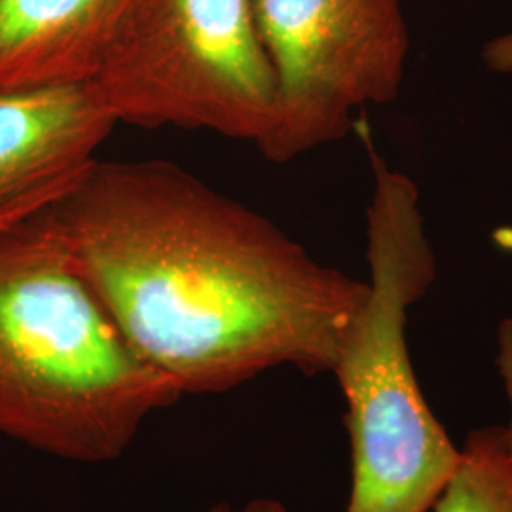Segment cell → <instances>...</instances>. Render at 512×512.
I'll list each match as a JSON object with an SVG mask.
<instances>
[{
  "instance_id": "cell-4",
  "label": "cell",
  "mask_w": 512,
  "mask_h": 512,
  "mask_svg": "<svg viewBox=\"0 0 512 512\" xmlns=\"http://www.w3.org/2000/svg\"><path fill=\"white\" fill-rule=\"evenodd\" d=\"M88 84L116 124L258 145L274 122V71L251 0H129Z\"/></svg>"
},
{
  "instance_id": "cell-7",
  "label": "cell",
  "mask_w": 512,
  "mask_h": 512,
  "mask_svg": "<svg viewBox=\"0 0 512 512\" xmlns=\"http://www.w3.org/2000/svg\"><path fill=\"white\" fill-rule=\"evenodd\" d=\"M129 0H0V92L90 82Z\"/></svg>"
},
{
  "instance_id": "cell-2",
  "label": "cell",
  "mask_w": 512,
  "mask_h": 512,
  "mask_svg": "<svg viewBox=\"0 0 512 512\" xmlns=\"http://www.w3.org/2000/svg\"><path fill=\"white\" fill-rule=\"evenodd\" d=\"M183 397L128 344L33 222L0 234V435L52 458H122Z\"/></svg>"
},
{
  "instance_id": "cell-10",
  "label": "cell",
  "mask_w": 512,
  "mask_h": 512,
  "mask_svg": "<svg viewBox=\"0 0 512 512\" xmlns=\"http://www.w3.org/2000/svg\"><path fill=\"white\" fill-rule=\"evenodd\" d=\"M207 512H287L285 505L277 499L270 497H256L249 499L243 505H232V503H219Z\"/></svg>"
},
{
  "instance_id": "cell-1",
  "label": "cell",
  "mask_w": 512,
  "mask_h": 512,
  "mask_svg": "<svg viewBox=\"0 0 512 512\" xmlns=\"http://www.w3.org/2000/svg\"><path fill=\"white\" fill-rule=\"evenodd\" d=\"M71 260L131 349L183 395L293 366L332 372L366 281L167 160H95L29 220Z\"/></svg>"
},
{
  "instance_id": "cell-5",
  "label": "cell",
  "mask_w": 512,
  "mask_h": 512,
  "mask_svg": "<svg viewBox=\"0 0 512 512\" xmlns=\"http://www.w3.org/2000/svg\"><path fill=\"white\" fill-rule=\"evenodd\" d=\"M275 78L272 128L256 145L285 164L346 137L353 114L397 97L410 52L401 0H251Z\"/></svg>"
},
{
  "instance_id": "cell-9",
  "label": "cell",
  "mask_w": 512,
  "mask_h": 512,
  "mask_svg": "<svg viewBox=\"0 0 512 512\" xmlns=\"http://www.w3.org/2000/svg\"><path fill=\"white\" fill-rule=\"evenodd\" d=\"M484 59L495 73H512V33L497 37L486 46Z\"/></svg>"
},
{
  "instance_id": "cell-6",
  "label": "cell",
  "mask_w": 512,
  "mask_h": 512,
  "mask_svg": "<svg viewBox=\"0 0 512 512\" xmlns=\"http://www.w3.org/2000/svg\"><path fill=\"white\" fill-rule=\"evenodd\" d=\"M114 126L88 82L0 92V234L61 200Z\"/></svg>"
},
{
  "instance_id": "cell-3",
  "label": "cell",
  "mask_w": 512,
  "mask_h": 512,
  "mask_svg": "<svg viewBox=\"0 0 512 512\" xmlns=\"http://www.w3.org/2000/svg\"><path fill=\"white\" fill-rule=\"evenodd\" d=\"M374 190L366 211L370 277L336 363L346 401L351 488L346 512H431L459 448L423 397L406 325L437 279L420 192L365 135Z\"/></svg>"
},
{
  "instance_id": "cell-8",
  "label": "cell",
  "mask_w": 512,
  "mask_h": 512,
  "mask_svg": "<svg viewBox=\"0 0 512 512\" xmlns=\"http://www.w3.org/2000/svg\"><path fill=\"white\" fill-rule=\"evenodd\" d=\"M497 368L511 404L509 423L471 431L431 512H512V319L497 330Z\"/></svg>"
}]
</instances>
